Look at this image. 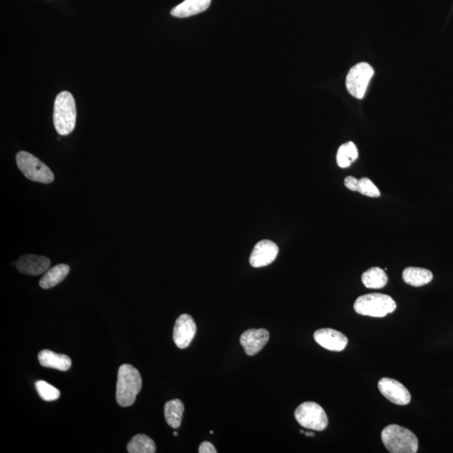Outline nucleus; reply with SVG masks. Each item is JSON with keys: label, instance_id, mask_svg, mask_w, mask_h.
<instances>
[{"label": "nucleus", "instance_id": "39448f33", "mask_svg": "<svg viewBox=\"0 0 453 453\" xmlns=\"http://www.w3.org/2000/svg\"><path fill=\"white\" fill-rule=\"evenodd\" d=\"M16 163L19 169L25 177L32 182L50 184L54 181V174L50 168L31 153L19 152L16 155Z\"/></svg>", "mask_w": 453, "mask_h": 453}, {"label": "nucleus", "instance_id": "bb28decb", "mask_svg": "<svg viewBox=\"0 0 453 453\" xmlns=\"http://www.w3.org/2000/svg\"><path fill=\"white\" fill-rule=\"evenodd\" d=\"M178 435L177 432H174V436L177 437Z\"/></svg>", "mask_w": 453, "mask_h": 453}, {"label": "nucleus", "instance_id": "4be33fe9", "mask_svg": "<svg viewBox=\"0 0 453 453\" xmlns=\"http://www.w3.org/2000/svg\"><path fill=\"white\" fill-rule=\"evenodd\" d=\"M36 388L37 392L41 399L44 400L45 402H55L59 399L60 391L59 389L52 387L51 384L47 383V382L44 380L37 381L36 383Z\"/></svg>", "mask_w": 453, "mask_h": 453}, {"label": "nucleus", "instance_id": "5701e85b", "mask_svg": "<svg viewBox=\"0 0 453 453\" xmlns=\"http://www.w3.org/2000/svg\"><path fill=\"white\" fill-rule=\"evenodd\" d=\"M358 192L369 197H379L380 196L379 188L374 184L371 180L365 177L359 180Z\"/></svg>", "mask_w": 453, "mask_h": 453}, {"label": "nucleus", "instance_id": "0eeeda50", "mask_svg": "<svg viewBox=\"0 0 453 453\" xmlns=\"http://www.w3.org/2000/svg\"><path fill=\"white\" fill-rule=\"evenodd\" d=\"M374 74V69L369 63L360 62L352 67L346 77L348 93L356 99H362Z\"/></svg>", "mask_w": 453, "mask_h": 453}, {"label": "nucleus", "instance_id": "f3484780", "mask_svg": "<svg viewBox=\"0 0 453 453\" xmlns=\"http://www.w3.org/2000/svg\"><path fill=\"white\" fill-rule=\"evenodd\" d=\"M403 280L411 286L420 287L432 282V273L428 269L418 267H408L403 271Z\"/></svg>", "mask_w": 453, "mask_h": 453}, {"label": "nucleus", "instance_id": "7ed1b4c3", "mask_svg": "<svg viewBox=\"0 0 453 453\" xmlns=\"http://www.w3.org/2000/svg\"><path fill=\"white\" fill-rule=\"evenodd\" d=\"M382 441L389 452L415 453L418 439L410 430L398 425H389L381 433Z\"/></svg>", "mask_w": 453, "mask_h": 453}, {"label": "nucleus", "instance_id": "423d86ee", "mask_svg": "<svg viewBox=\"0 0 453 453\" xmlns=\"http://www.w3.org/2000/svg\"><path fill=\"white\" fill-rule=\"evenodd\" d=\"M295 417L299 424L306 429L321 432L328 426V415L323 408L315 402L302 403L295 410Z\"/></svg>", "mask_w": 453, "mask_h": 453}, {"label": "nucleus", "instance_id": "393cba45", "mask_svg": "<svg viewBox=\"0 0 453 453\" xmlns=\"http://www.w3.org/2000/svg\"><path fill=\"white\" fill-rule=\"evenodd\" d=\"M198 452H199V453H216L217 450L215 445L211 443H209V441H204V443L200 445Z\"/></svg>", "mask_w": 453, "mask_h": 453}, {"label": "nucleus", "instance_id": "2eb2a0df", "mask_svg": "<svg viewBox=\"0 0 453 453\" xmlns=\"http://www.w3.org/2000/svg\"><path fill=\"white\" fill-rule=\"evenodd\" d=\"M40 364L45 368L67 371L72 367V360L65 354H56L51 350H44L38 355Z\"/></svg>", "mask_w": 453, "mask_h": 453}, {"label": "nucleus", "instance_id": "412c9836", "mask_svg": "<svg viewBox=\"0 0 453 453\" xmlns=\"http://www.w3.org/2000/svg\"><path fill=\"white\" fill-rule=\"evenodd\" d=\"M130 453H154L156 447L154 441L143 434L134 436L127 445Z\"/></svg>", "mask_w": 453, "mask_h": 453}, {"label": "nucleus", "instance_id": "9d476101", "mask_svg": "<svg viewBox=\"0 0 453 453\" xmlns=\"http://www.w3.org/2000/svg\"><path fill=\"white\" fill-rule=\"evenodd\" d=\"M279 254V247L276 243L265 239L256 243L250 254L249 263L254 268L267 267L276 259Z\"/></svg>", "mask_w": 453, "mask_h": 453}, {"label": "nucleus", "instance_id": "6e6552de", "mask_svg": "<svg viewBox=\"0 0 453 453\" xmlns=\"http://www.w3.org/2000/svg\"><path fill=\"white\" fill-rule=\"evenodd\" d=\"M378 387L381 394L395 405L406 406L411 402L409 391L399 381L383 378L379 381Z\"/></svg>", "mask_w": 453, "mask_h": 453}, {"label": "nucleus", "instance_id": "dca6fc26", "mask_svg": "<svg viewBox=\"0 0 453 453\" xmlns=\"http://www.w3.org/2000/svg\"><path fill=\"white\" fill-rule=\"evenodd\" d=\"M69 271V265L65 264L55 265L54 267L49 269L45 273L40 280V286L42 289H50V288L58 286L62 280H64Z\"/></svg>", "mask_w": 453, "mask_h": 453}, {"label": "nucleus", "instance_id": "ddd939ff", "mask_svg": "<svg viewBox=\"0 0 453 453\" xmlns=\"http://www.w3.org/2000/svg\"><path fill=\"white\" fill-rule=\"evenodd\" d=\"M51 267L47 257L25 254L17 260L16 267L23 274L40 276L46 273Z\"/></svg>", "mask_w": 453, "mask_h": 453}, {"label": "nucleus", "instance_id": "b1692460", "mask_svg": "<svg viewBox=\"0 0 453 453\" xmlns=\"http://www.w3.org/2000/svg\"><path fill=\"white\" fill-rule=\"evenodd\" d=\"M344 184L347 189L353 191V192H358L359 180L354 177H347L344 180Z\"/></svg>", "mask_w": 453, "mask_h": 453}, {"label": "nucleus", "instance_id": "a878e982", "mask_svg": "<svg viewBox=\"0 0 453 453\" xmlns=\"http://www.w3.org/2000/svg\"><path fill=\"white\" fill-rule=\"evenodd\" d=\"M305 435L306 437H314L315 436V434H314L313 432H305Z\"/></svg>", "mask_w": 453, "mask_h": 453}, {"label": "nucleus", "instance_id": "f8f14e48", "mask_svg": "<svg viewBox=\"0 0 453 453\" xmlns=\"http://www.w3.org/2000/svg\"><path fill=\"white\" fill-rule=\"evenodd\" d=\"M314 339L320 346L333 352L344 350L348 343L343 333L332 328L319 329L314 333Z\"/></svg>", "mask_w": 453, "mask_h": 453}, {"label": "nucleus", "instance_id": "f257e3e1", "mask_svg": "<svg viewBox=\"0 0 453 453\" xmlns=\"http://www.w3.org/2000/svg\"><path fill=\"white\" fill-rule=\"evenodd\" d=\"M142 388V379L138 370L132 365H123L119 367L116 400L119 406L128 407L136 402Z\"/></svg>", "mask_w": 453, "mask_h": 453}, {"label": "nucleus", "instance_id": "20e7f679", "mask_svg": "<svg viewBox=\"0 0 453 453\" xmlns=\"http://www.w3.org/2000/svg\"><path fill=\"white\" fill-rule=\"evenodd\" d=\"M396 303L388 295L380 293L366 294L359 297L354 302V310L363 316L384 317L395 312Z\"/></svg>", "mask_w": 453, "mask_h": 453}, {"label": "nucleus", "instance_id": "6ab92c4d", "mask_svg": "<svg viewBox=\"0 0 453 453\" xmlns=\"http://www.w3.org/2000/svg\"><path fill=\"white\" fill-rule=\"evenodd\" d=\"M362 282L369 289H381L387 286L388 276L384 269L373 267L363 274Z\"/></svg>", "mask_w": 453, "mask_h": 453}, {"label": "nucleus", "instance_id": "9b49d317", "mask_svg": "<svg viewBox=\"0 0 453 453\" xmlns=\"http://www.w3.org/2000/svg\"><path fill=\"white\" fill-rule=\"evenodd\" d=\"M269 339V332L267 329H249L241 336V343L245 354L254 356L263 350Z\"/></svg>", "mask_w": 453, "mask_h": 453}, {"label": "nucleus", "instance_id": "1a4fd4ad", "mask_svg": "<svg viewBox=\"0 0 453 453\" xmlns=\"http://www.w3.org/2000/svg\"><path fill=\"white\" fill-rule=\"evenodd\" d=\"M197 332V325L188 314H182L175 321L173 339L179 348L185 350L193 342Z\"/></svg>", "mask_w": 453, "mask_h": 453}, {"label": "nucleus", "instance_id": "4468645a", "mask_svg": "<svg viewBox=\"0 0 453 453\" xmlns=\"http://www.w3.org/2000/svg\"><path fill=\"white\" fill-rule=\"evenodd\" d=\"M212 0H185L171 11L172 16L187 18L204 12L209 8Z\"/></svg>", "mask_w": 453, "mask_h": 453}, {"label": "nucleus", "instance_id": "f03ea898", "mask_svg": "<svg viewBox=\"0 0 453 453\" xmlns=\"http://www.w3.org/2000/svg\"><path fill=\"white\" fill-rule=\"evenodd\" d=\"M77 121V108L72 93L63 91L56 97L53 123L60 136H69L75 129Z\"/></svg>", "mask_w": 453, "mask_h": 453}, {"label": "nucleus", "instance_id": "a211bd4d", "mask_svg": "<svg viewBox=\"0 0 453 453\" xmlns=\"http://www.w3.org/2000/svg\"><path fill=\"white\" fill-rule=\"evenodd\" d=\"M164 413L167 424L173 429H177L182 424L184 405L178 399L170 400L164 405Z\"/></svg>", "mask_w": 453, "mask_h": 453}, {"label": "nucleus", "instance_id": "aec40b11", "mask_svg": "<svg viewBox=\"0 0 453 453\" xmlns=\"http://www.w3.org/2000/svg\"><path fill=\"white\" fill-rule=\"evenodd\" d=\"M358 151L356 145L350 141L340 146L336 154V163L341 168H347L358 159Z\"/></svg>", "mask_w": 453, "mask_h": 453}]
</instances>
